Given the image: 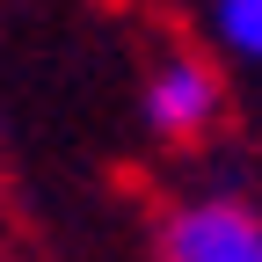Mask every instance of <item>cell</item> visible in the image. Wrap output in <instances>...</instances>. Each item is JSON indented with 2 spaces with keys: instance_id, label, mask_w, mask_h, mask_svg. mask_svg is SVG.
Here are the masks:
<instances>
[{
  "instance_id": "cell-1",
  "label": "cell",
  "mask_w": 262,
  "mask_h": 262,
  "mask_svg": "<svg viewBox=\"0 0 262 262\" xmlns=\"http://www.w3.org/2000/svg\"><path fill=\"white\" fill-rule=\"evenodd\" d=\"M139 117L160 146H204L226 124V73L204 51H168L139 88Z\"/></svg>"
},
{
  "instance_id": "cell-2",
  "label": "cell",
  "mask_w": 262,
  "mask_h": 262,
  "mask_svg": "<svg viewBox=\"0 0 262 262\" xmlns=\"http://www.w3.org/2000/svg\"><path fill=\"white\" fill-rule=\"evenodd\" d=\"M160 262H262V204L182 196L160 219Z\"/></svg>"
},
{
  "instance_id": "cell-3",
  "label": "cell",
  "mask_w": 262,
  "mask_h": 262,
  "mask_svg": "<svg viewBox=\"0 0 262 262\" xmlns=\"http://www.w3.org/2000/svg\"><path fill=\"white\" fill-rule=\"evenodd\" d=\"M211 37L241 66H262V0H211Z\"/></svg>"
}]
</instances>
